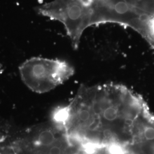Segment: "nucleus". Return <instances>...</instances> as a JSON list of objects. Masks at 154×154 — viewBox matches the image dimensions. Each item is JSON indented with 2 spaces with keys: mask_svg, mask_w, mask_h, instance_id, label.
I'll list each match as a JSON object with an SVG mask.
<instances>
[{
  "mask_svg": "<svg viewBox=\"0 0 154 154\" xmlns=\"http://www.w3.org/2000/svg\"><path fill=\"white\" fill-rule=\"evenodd\" d=\"M76 146L52 120L14 131L0 133V154H77Z\"/></svg>",
  "mask_w": 154,
  "mask_h": 154,
  "instance_id": "obj_2",
  "label": "nucleus"
},
{
  "mask_svg": "<svg viewBox=\"0 0 154 154\" xmlns=\"http://www.w3.org/2000/svg\"><path fill=\"white\" fill-rule=\"evenodd\" d=\"M19 72L24 84L35 93H45L63 83L74 74L66 61L33 57L23 62Z\"/></svg>",
  "mask_w": 154,
  "mask_h": 154,
  "instance_id": "obj_4",
  "label": "nucleus"
},
{
  "mask_svg": "<svg viewBox=\"0 0 154 154\" xmlns=\"http://www.w3.org/2000/svg\"><path fill=\"white\" fill-rule=\"evenodd\" d=\"M90 25L115 23L139 33L154 19V0H79Z\"/></svg>",
  "mask_w": 154,
  "mask_h": 154,
  "instance_id": "obj_3",
  "label": "nucleus"
},
{
  "mask_svg": "<svg viewBox=\"0 0 154 154\" xmlns=\"http://www.w3.org/2000/svg\"><path fill=\"white\" fill-rule=\"evenodd\" d=\"M152 116L138 94L123 85L106 83L82 85L70 103L56 109L51 118L77 146L128 150Z\"/></svg>",
  "mask_w": 154,
  "mask_h": 154,
  "instance_id": "obj_1",
  "label": "nucleus"
}]
</instances>
